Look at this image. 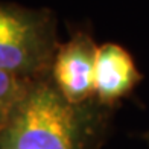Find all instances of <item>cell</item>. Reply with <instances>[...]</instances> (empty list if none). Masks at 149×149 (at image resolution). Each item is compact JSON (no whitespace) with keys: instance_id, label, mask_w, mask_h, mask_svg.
Returning a JSON list of instances; mask_svg holds the SVG:
<instances>
[{"instance_id":"cell-5","label":"cell","mask_w":149,"mask_h":149,"mask_svg":"<svg viewBox=\"0 0 149 149\" xmlns=\"http://www.w3.org/2000/svg\"><path fill=\"white\" fill-rule=\"evenodd\" d=\"M32 79H24L9 72L0 70V128L9 117L17 102L22 99Z\"/></svg>"},{"instance_id":"cell-7","label":"cell","mask_w":149,"mask_h":149,"mask_svg":"<svg viewBox=\"0 0 149 149\" xmlns=\"http://www.w3.org/2000/svg\"><path fill=\"white\" fill-rule=\"evenodd\" d=\"M145 139H146V140H148V143H149V132H148V134H146V135H145Z\"/></svg>"},{"instance_id":"cell-3","label":"cell","mask_w":149,"mask_h":149,"mask_svg":"<svg viewBox=\"0 0 149 149\" xmlns=\"http://www.w3.org/2000/svg\"><path fill=\"white\" fill-rule=\"evenodd\" d=\"M99 46L88 33L76 32L59 44L53 58L50 76L61 94L73 104L94 99V76Z\"/></svg>"},{"instance_id":"cell-4","label":"cell","mask_w":149,"mask_h":149,"mask_svg":"<svg viewBox=\"0 0 149 149\" xmlns=\"http://www.w3.org/2000/svg\"><path fill=\"white\" fill-rule=\"evenodd\" d=\"M140 72L131 53L116 43L99 46L94 76V99L108 108L126 97L140 82Z\"/></svg>"},{"instance_id":"cell-1","label":"cell","mask_w":149,"mask_h":149,"mask_svg":"<svg viewBox=\"0 0 149 149\" xmlns=\"http://www.w3.org/2000/svg\"><path fill=\"white\" fill-rule=\"evenodd\" d=\"M110 110L96 99L67 100L46 74L31 81L0 128V141L14 149H99Z\"/></svg>"},{"instance_id":"cell-2","label":"cell","mask_w":149,"mask_h":149,"mask_svg":"<svg viewBox=\"0 0 149 149\" xmlns=\"http://www.w3.org/2000/svg\"><path fill=\"white\" fill-rule=\"evenodd\" d=\"M58 47L56 23L49 9L0 2V70L24 79L50 74Z\"/></svg>"},{"instance_id":"cell-6","label":"cell","mask_w":149,"mask_h":149,"mask_svg":"<svg viewBox=\"0 0 149 149\" xmlns=\"http://www.w3.org/2000/svg\"><path fill=\"white\" fill-rule=\"evenodd\" d=\"M0 149H14V148H11L9 145H6V143H3V141H0Z\"/></svg>"}]
</instances>
